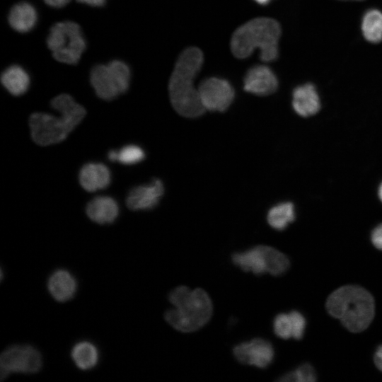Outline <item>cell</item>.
Masks as SVG:
<instances>
[{
  "label": "cell",
  "mask_w": 382,
  "mask_h": 382,
  "mask_svg": "<svg viewBox=\"0 0 382 382\" xmlns=\"http://www.w3.org/2000/svg\"><path fill=\"white\" fill-rule=\"evenodd\" d=\"M295 219L294 206L291 202H282L272 207L268 212L267 220L271 227L284 230Z\"/></svg>",
  "instance_id": "21"
},
{
  "label": "cell",
  "mask_w": 382,
  "mask_h": 382,
  "mask_svg": "<svg viewBox=\"0 0 382 382\" xmlns=\"http://www.w3.org/2000/svg\"><path fill=\"white\" fill-rule=\"evenodd\" d=\"M48 6L54 8H62L66 6L70 0H43Z\"/></svg>",
  "instance_id": "30"
},
{
  "label": "cell",
  "mask_w": 382,
  "mask_h": 382,
  "mask_svg": "<svg viewBox=\"0 0 382 382\" xmlns=\"http://www.w3.org/2000/svg\"><path fill=\"white\" fill-rule=\"evenodd\" d=\"M326 309L332 317L339 319L349 331L359 332L366 330L374 316V300L365 289L347 285L334 291L328 298Z\"/></svg>",
  "instance_id": "4"
},
{
  "label": "cell",
  "mask_w": 382,
  "mask_h": 382,
  "mask_svg": "<svg viewBox=\"0 0 382 382\" xmlns=\"http://www.w3.org/2000/svg\"><path fill=\"white\" fill-rule=\"evenodd\" d=\"M47 45L58 62L76 64L86 47L81 27L71 21L53 25L47 37Z\"/></svg>",
  "instance_id": "6"
},
{
  "label": "cell",
  "mask_w": 382,
  "mask_h": 382,
  "mask_svg": "<svg viewBox=\"0 0 382 382\" xmlns=\"http://www.w3.org/2000/svg\"><path fill=\"white\" fill-rule=\"evenodd\" d=\"M200 100L205 110L225 111L234 98V91L225 79L212 77L201 82L198 88Z\"/></svg>",
  "instance_id": "9"
},
{
  "label": "cell",
  "mask_w": 382,
  "mask_h": 382,
  "mask_svg": "<svg viewBox=\"0 0 382 382\" xmlns=\"http://www.w3.org/2000/svg\"><path fill=\"white\" fill-rule=\"evenodd\" d=\"M51 106L60 115L35 112L29 118L33 140L41 146L61 142L82 121L86 111L69 94L62 93L54 97Z\"/></svg>",
  "instance_id": "2"
},
{
  "label": "cell",
  "mask_w": 382,
  "mask_h": 382,
  "mask_svg": "<svg viewBox=\"0 0 382 382\" xmlns=\"http://www.w3.org/2000/svg\"><path fill=\"white\" fill-rule=\"evenodd\" d=\"M278 80L274 72L265 65H255L247 71L244 78L245 91L257 96H268L276 91Z\"/></svg>",
  "instance_id": "12"
},
{
  "label": "cell",
  "mask_w": 382,
  "mask_h": 382,
  "mask_svg": "<svg viewBox=\"0 0 382 382\" xmlns=\"http://www.w3.org/2000/svg\"><path fill=\"white\" fill-rule=\"evenodd\" d=\"M374 363L377 368L382 371V345H380L374 354Z\"/></svg>",
  "instance_id": "29"
},
{
  "label": "cell",
  "mask_w": 382,
  "mask_h": 382,
  "mask_svg": "<svg viewBox=\"0 0 382 382\" xmlns=\"http://www.w3.org/2000/svg\"><path fill=\"white\" fill-rule=\"evenodd\" d=\"M371 240L373 245L382 250V224L378 225L371 232Z\"/></svg>",
  "instance_id": "28"
},
{
  "label": "cell",
  "mask_w": 382,
  "mask_h": 382,
  "mask_svg": "<svg viewBox=\"0 0 382 382\" xmlns=\"http://www.w3.org/2000/svg\"><path fill=\"white\" fill-rule=\"evenodd\" d=\"M316 380V374L313 367L309 364H304L296 370L282 376L279 381L313 382Z\"/></svg>",
  "instance_id": "25"
},
{
  "label": "cell",
  "mask_w": 382,
  "mask_h": 382,
  "mask_svg": "<svg viewBox=\"0 0 382 382\" xmlns=\"http://www.w3.org/2000/svg\"><path fill=\"white\" fill-rule=\"evenodd\" d=\"M108 159L110 161H117V151L116 150H111L108 152Z\"/></svg>",
  "instance_id": "32"
},
{
  "label": "cell",
  "mask_w": 382,
  "mask_h": 382,
  "mask_svg": "<svg viewBox=\"0 0 382 382\" xmlns=\"http://www.w3.org/2000/svg\"><path fill=\"white\" fill-rule=\"evenodd\" d=\"M204 61L202 52L191 47L183 50L175 64L168 83L170 103L181 116L195 118L205 111L194 80Z\"/></svg>",
  "instance_id": "1"
},
{
  "label": "cell",
  "mask_w": 382,
  "mask_h": 382,
  "mask_svg": "<svg viewBox=\"0 0 382 382\" xmlns=\"http://www.w3.org/2000/svg\"><path fill=\"white\" fill-rule=\"evenodd\" d=\"M361 30L365 39L371 43L382 41V12L370 9L364 16Z\"/></svg>",
  "instance_id": "22"
},
{
  "label": "cell",
  "mask_w": 382,
  "mask_h": 382,
  "mask_svg": "<svg viewBox=\"0 0 382 382\" xmlns=\"http://www.w3.org/2000/svg\"><path fill=\"white\" fill-rule=\"evenodd\" d=\"M236 359L244 364L265 368L274 358L272 344L262 338H255L236 345L233 349Z\"/></svg>",
  "instance_id": "10"
},
{
  "label": "cell",
  "mask_w": 382,
  "mask_h": 382,
  "mask_svg": "<svg viewBox=\"0 0 382 382\" xmlns=\"http://www.w3.org/2000/svg\"><path fill=\"white\" fill-rule=\"evenodd\" d=\"M79 3L85 4L91 6H102L106 0H76Z\"/></svg>",
  "instance_id": "31"
},
{
  "label": "cell",
  "mask_w": 382,
  "mask_h": 382,
  "mask_svg": "<svg viewBox=\"0 0 382 382\" xmlns=\"http://www.w3.org/2000/svg\"><path fill=\"white\" fill-rule=\"evenodd\" d=\"M8 20L13 30L27 33L36 25L37 13L33 4L25 1L19 2L11 8Z\"/></svg>",
  "instance_id": "18"
},
{
  "label": "cell",
  "mask_w": 382,
  "mask_h": 382,
  "mask_svg": "<svg viewBox=\"0 0 382 382\" xmlns=\"http://www.w3.org/2000/svg\"><path fill=\"white\" fill-rule=\"evenodd\" d=\"M289 313L294 325L293 338L300 340L303 337L306 329V319L304 316L299 311H292Z\"/></svg>",
  "instance_id": "27"
},
{
  "label": "cell",
  "mask_w": 382,
  "mask_h": 382,
  "mask_svg": "<svg viewBox=\"0 0 382 382\" xmlns=\"http://www.w3.org/2000/svg\"><path fill=\"white\" fill-rule=\"evenodd\" d=\"M1 378L13 373L35 374L42 366V357L38 349L28 345L7 347L0 357Z\"/></svg>",
  "instance_id": "8"
},
{
  "label": "cell",
  "mask_w": 382,
  "mask_h": 382,
  "mask_svg": "<svg viewBox=\"0 0 382 382\" xmlns=\"http://www.w3.org/2000/svg\"><path fill=\"white\" fill-rule=\"evenodd\" d=\"M145 158L144 150L137 145L129 144L117 151V161L124 165H133Z\"/></svg>",
  "instance_id": "24"
},
{
  "label": "cell",
  "mask_w": 382,
  "mask_h": 382,
  "mask_svg": "<svg viewBox=\"0 0 382 382\" xmlns=\"http://www.w3.org/2000/svg\"><path fill=\"white\" fill-rule=\"evenodd\" d=\"M168 299L174 308L167 311L164 317L178 331H195L211 318L213 310L212 301L202 289L190 290L187 286H180L170 292Z\"/></svg>",
  "instance_id": "5"
},
{
  "label": "cell",
  "mask_w": 382,
  "mask_h": 382,
  "mask_svg": "<svg viewBox=\"0 0 382 382\" xmlns=\"http://www.w3.org/2000/svg\"><path fill=\"white\" fill-rule=\"evenodd\" d=\"M273 328L276 335L280 338L293 337L294 325L289 313L277 315L273 321Z\"/></svg>",
  "instance_id": "26"
},
{
  "label": "cell",
  "mask_w": 382,
  "mask_h": 382,
  "mask_svg": "<svg viewBox=\"0 0 382 382\" xmlns=\"http://www.w3.org/2000/svg\"><path fill=\"white\" fill-rule=\"evenodd\" d=\"M130 69L120 60H112L107 64L94 66L90 81L96 95L105 100H111L125 93L129 86Z\"/></svg>",
  "instance_id": "7"
},
{
  "label": "cell",
  "mask_w": 382,
  "mask_h": 382,
  "mask_svg": "<svg viewBox=\"0 0 382 382\" xmlns=\"http://www.w3.org/2000/svg\"><path fill=\"white\" fill-rule=\"evenodd\" d=\"M292 107L301 117L316 115L320 109V100L316 87L308 83L295 88L292 93Z\"/></svg>",
  "instance_id": "14"
},
{
  "label": "cell",
  "mask_w": 382,
  "mask_h": 382,
  "mask_svg": "<svg viewBox=\"0 0 382 382\" xmlns=\"http://www.w3.org/2000/svg\"><path fill=\"white\" fill-rule=\"evenodd\" d=\"M111 180L108 168L100 163L85 164L79 173V182L88 192H95L107 187Z\"/></svg>",
  "instance_id": "16"
},
{
  "label": "cell",
  "mask_w": 382,
  "mask_h": 382,
  "mask_svg": "<svg viewBox=\"0 0 382 382\" xmlns=\"http://www.w3.org/2000/svg\"><path fill=\"white\" fill-rule=\"evenodd\" d=\"M233 262L245 272L255 274L267 272L266 245H257L232 255Z\"/></svg>",
  "instance_id": "17"
},
{
  "label": "cell",
  "mask_w": 382,
  "mask_h": 382,
  "mask_svg": "<svg viewBox=\"0 0 382 382\" xmlns=\"http://www.w3.org/2000/svg\"><path fill=\"white\" fill-rule=\"evenodd\" d=\"M267 272L272 275L284 273L289 267L288 257L277 249L266 245Z\"/></svg>",
  "instance_id": "23"
},
{
  "label": "cell",
  "mask_w": 382,
  "mask_h": 382,
  "mask_svg": "<svg viewBox=\"0 0 382 382\" xmlns=\"http://www.w3.org/2000/svg\"><path fill=\"white\" fill-rule=\"evenodd\" d=\"M86 212L93 222L99 224H112L119 215V206L111 197L98 196L88 203Z\"/></svg>",
  "instance_id": "15"
},
{
  "label": "cell",
  "mask_w": 382,
  "mask_h": 382,
  "mask_svg": "<svg viewBox=\"0 0 382 382\" xmlns=\"http://www.w3.org/2000/svg\"><path fill=\"white\" fill-rule=\"evenodd\" d=\"M281 27L274 19L260 17L252 19L238 27L233 33L231 50L238 59H245L254 50L260 52L262 61L269 62L278 57V42Z\"/></svg>",
  "instance_id": "3"
},
{
  "label": "cell",
  "mask_w": 382,
  "mask_h": 382,
  "mask_svg": "<svg viewBox=\"0 0 382 382\" xmlns=\"http://www.w3.org/2000/svg\"><path fill=\"white\" fill-rule=\"evenodd\" d=\"M378 196L381 202H382V182L380 183L378 188Z\"/></svg>",
  "instance_id": "33"
},
{
  "label": "cell",
  "mask_w": 382,
  "mask_h": 382,
  "mask_svg": "<svg viewBox=\"0 0 382 382\" xmlns=\"http://www.w3.org/2000/svg\"><path fill=\"white\" fill-rule=\"evenodd\" d=\"M357 1H360V0H357Z\"/></svg>",
  "instance_id": "35"
},
{
  "label": "cell",
  "mask_w": 382,
  "mask_h": 382,
  "mask_svg": "<svg viewBox=\"0 0 382 382\" xmlns=\"http://www.w3.org/2000/svg\"><path fill=\"white\" fill-rule=\"evenodd\" d=\"M1 81L11 94L18 96L28 91L30 86V76L22 66L11 65L1 74Z\"/></svg>",
  "instance_id": "19"
},
{
  "label": "cell",
  "mask_w": 382,
  "mask_h": 382,
  "mask_svg": "<svg viewBox=\"0 0 382 382\" xmlns=\"http://www.w3.org/2000/svg\"><path fill=\"white\" fill-rule=\"evenodd\" d=\"M164 193V186L159 179L149 184L132 189L126 199L127 207L133 211L146 210L155 207Z\"/></svg>",
  "instance_id": "11"
},
{
  "label": "cell",
  "mask_w": 382,
  "mask_h": 382,
  "mask_svg": "<svg viewBox=\"0 0 382 382\" xmlns=\"http://www.w3.org/2000/svg\"><path fill=\"white\" fill-rule=\"evenodd\" d=\"M47 287L55 301L64 303L75 296L78 284L75 277L69 271L58 269L49 277Z\"/></svg>",
  "instance_id": "13"
},
{
  "label": "cell",
  "mask_w": 382,
  "mask_h": 382,
  "mask_svg": "<svg viewBox=\"0 0 382 382\" xmlns=\"http://www.w3.org/2000/svg\"><path fill=\"white\" fill-rule=\"evenodd\" d=\"M257 3L260 4H262V5H265V4H268L270 0H255Z\"/></svg>",
  "instance_id": "34"
},
{
  "label": "cell",
  "mask_w": 382,
  "mask_h": 382,
  "mask_svg": "<svg viewBox=\"0 0 382 382\" xmlns=\"http://www.w3.org/2000/svg\"><path fill=\"white\" fill-rule=\"evenodd\" d=\"M71 357L78 369L88 371L98 364L99 351L93 343L86 340L80 341L72 347Z\"/></svg>",
  "instance_id": "20"
}]
</instances>
